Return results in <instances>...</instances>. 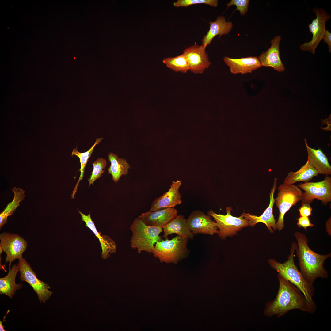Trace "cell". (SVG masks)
<instances>
[{
  "mask_svg": "<svg viewBox=\"0 0 331 331\" xmlns=\"http://www.w3.org/2000/svg\"><path fill=\"white\" fill-rule=\"evenodd\" d=\"M174 207L167 208L155 211L142 213L138 217L146 225L162 228L177 215Z\"/></svg>",
  "mask_w": 331,
  "mask_h": 331,
  "instance_id": "obj_17",
  "label": "cell"
},
{
  "mask_svg": "<svg viewBox=\"0 0 331 331\" xmlns=\"http://www.w3.org/2000/svg\"><path fill=\"white\" fill-rule=\"evenodd\" d=\"M11 191L13 192L14 195L13 200L9 203L3 211L0 214V229L7 222L8 216L12 215L16 211L17 208L20 205L19 202L25 198V191L20 188L13 187Z\"/></svg>",
  "mask_w": 331,
  "mask_h": 331,
  "instance_id": "obj_26",
  "label": "cell"
},
{
  "mask_svg": "<svg viewBox=\"0 0 331 331\" xmlns=\"http://www.w3.org/2000/svg\"><path fill=\"white\" fill-rule=\"evenodd\" d=\"M223 59L225 63L230 67L231 72L234 74L251 73L262 66L257 56L234 59L226 56Z\"/></svg>",
  "mask_w": 331,
  "mask_h": 331,
  "instance_id": "obj_18",
  "label": "cell"
},
{
  "mask_svg": "<svg viewBox=\"0 0 331 331\" xmlns=\"http://www.w3.org/2000/svg\"><path fill=\"white\" fill-rule=\"evenodd\" d=\"M163 63L175 72L185 73L190 70L187 59L183 53L175 57L165 58Z\"/></svg>",
  "mask_w": 331,
  "mask_h": 331,
  "instance_id": "obj_27",
  "label": "cell"
},
{
  "mask_svg": "<svg viewBox=\"0 0 331 331\" xmlns=\"http://www.w3.org/2000/svg\"><path fill=\"white\" fill-rule=\"evenodd\" d=\"M188 239L177 235L171 240L158 242L154 246L153 256L161 262L177 264L188 255Z\"/></svg>",
  "mask_w": 331,
  "mask_h": 331,
  "instance_id": "obj_5",
  "label": "cell"
},
{
  "mask_svg": "<svg viewBox=\"0 0 331 331\" xmlns=\"http://www.w3.org/2000/svg\"><path fill=\"white\" fill-rule=\"evenodd\" d=\"M182 181H173L168 190L156 199L152 203L150 211H155L164 209L174 207L182 202L179 188Z\"/></svg>",
  "mask_w": 331,
  "mask_h": 331,
  "instance_id": "obj_15",
  "label": "cell"
},
{
  "mask_svg": "<svg viewBox=\"0 0 331 331\" xmlns=\"http://www.w3.org/2000/svg\"><path fill=\"white\" fill-rule=\"evenodd\" d=\"M203 44H195L183 51L190 68V70L195 74H201L208 68L211 63Z\"/></svg>",
  "mask_w": 331,
  "mask_h": 331,
  "instance_id": "obj_12",
  "label": "cell"
},
{
  "mask_svg": "<svg viewBox=\"0 0 331 331\" xmlns=\"http://www.w3.org/2000/svg\"><path fill=\"white\" fill-rule=\"evenodd\" d=\"M162 228L164 233L163 237L165 239H168V235L173 234L188 239H192L194 236L188 228L186 219L182 215H177Z\"/></svg>",
  "mask_w": 331,
  "mask_h": 331,
  "instance_id": "obj_20",
  "label": "cell"
},
{
  "mask_svg": "<svg viewBox=\"0 0 331 331\" xmlns=\"http://www.w3.org/2000/svg\"><path fill=\"white\" fill-rule=\"evenodd\" d=\"M20 272V279L21 281L28 283L36 293L40 303H44L50 297L53 292L49 290V285L40 280L36 277L35 273L25 259L23 257L19 259L17 264Z\"/></svg>",
  "mask_w": 331,
  "mask_h": 331,
  "instance_id": "obj_8",
  "label": "cell"
},
{
  "mask_svg": "<svg viewBox=\"0 0 331 331\" xmlns=\"http://www.w3.org/2000/svg\"><path fill=\"white\" fill-rule=\"evenodd\" d=\"M249 0H231L227 3V8L234 5L236 7L234 11L238 10L242 16L245 15L248 11Z\"/></svg>",
  "mask_w": 331,
  "mask_h": 331,
  "instance_id": "obj_31",
  "label": "cell"
},
{
  "mask_svg": "<svg viewBox=\"0 0 331 331\" xmlns=\"http://www.w3.org/2000/svg\"><path fill=\"white\" fill-rule=\"evenodd\" d=\"M277 179L275 178L272 188L270 193V202L268 207L265 210L262 214L260 216H257L249 213L243 212L242 214L243 217L247 220L249 226H253L257 223L262 222L264 223L271 233H274V231L276 229V220L273 214V207L275 202L274 195L276 188Z\"/></svg>",
  "mask_w": 331,
  "mask_h": 331,
  "instance_id": "obj_14",
  "label": "cell"
},
{
  "mask_svg": "<svg viewBox=\"0 0 331 331\" xmlns=\"http://www.w3.org/2000/svg\"><path fill=\"white\" fill-rule=\"evenodd\" d=\"M318 174V172L311 165L307 159L305 164L298 170L295 172L291 171L289 172L284 180L283 183L294 184L299 181L307 182Z\"/></svg>",
  "mask_w": 331,
  "mask_h": 331,
  "instance_id": "obj_23",
  "label": "cell"
},
{
  "mask_svg": "<svg viewBox=\"0 0 331 331\" xmlns=\"http://www.w3.org/2000/svg\"><path fill=\"white\" fill-rule=\"evenodd\" d=\"M294 235L297 242L296 250L300 272L304 278L313 284L318 278H328V274L324 267V263L330 257L331 253L322 255L314 252L309 247L308 239L304 234L296 232Z\"/></svg>",
  "mask_w": 331,
  "mask_h": 331,
  "instance_id": "obj_2",
  "label": "cell"
},
{
  "mask_svg": "<svg viewBox=\"0 0 331 331\" xmlns=\"http://www.w3.org/2000/svg\"><path fill=\"white\" fill-rule=\"evenodd\" d=\"M306 147L308 160L311 165L319 174L326 176L331 174V166L328 159L320 149H316L310 147L308 145L306 139H304Z\"/></svg>",
  "mask_w": 331,
  "mask_h": 331,
  "instance_id": "obj_22",
  "label": "cell"
},
{
  "mask_svg": "<svg viewBox=\"0 0 331 331\" xmlns=\"http://www.w3.org/2000/svg\"><path fill=\"white\" fill-rule=\"evenodd\" d=\"M278 190L275 203L279 209V215L276 224L277 229L280 231L284 227L285 214L292 206L302 200L303 192L297 185L283 183L279 185Z\"/></svg>",
  "mask_w": 331,
  "mask_h": 331,
  "instance_id": "obj_6",
  "label": "cell"
},
{
  "mask_svg": "<svg viewBox=\"0 0 331 331\" xmlns=\"http://www.w3.org/2000/svg\"><path fill=\"white\" fill-rule=\"evenodd\" d=\"M218 0H178L173 3L176 7H187L190 5L196 4H205L213 7H217Z\"/></svg>",
  "mask_w": 331,
  "mask_h": 331,
  "instance_id": "obj_30",
  "label": "cell"
},
{
  "mask_svg": "<svg viewBox=\"0 0 331 331\" xmlns=\"http://www.w3.org/2000/svg\"><path fill=\"white\" fill-rule=\"evenodd\" d=\"M281 39L280 36H276L270 41V47L258 57L261 66L270 67L278 72H283L285 67L280 57V44Z\"/></svg>",
  "mask_w": 331,
  "mask_h": 331,
  "instance_id": "obj_16",
  "label": "cell"
},
{
  "mask_svg": "<svg viewBox=\"0 0 331 331\" xmlns=\"http://www.w3.org/2000/svg\"><path fill=\"white\" fill-rule=\"evenodd\" d=\"M0 250L6 254V262L9 263V269L16 259L22 257V254L28 246V243L17 234L4 232L0 235Z\"/></svg>",
  "mask_w": 331,
  "mask_h": 331,
  "instance_id": "obj_11",
  "label": "cell"
},
{
  "mask_svg": "<svg viewBox=\"0 0 331 331\" xmlns=\"http://www.w3.org/2000/svg\"><path fill=\"white\" fill-rule=\"evenodd\" d=\"M297 244L293 242L290 249V254L287 260L283 263H280L273 259L268 260L270 266L295 285L301 291L309 302L314 307L316 305L313 299L315 293L313 284L308 282L303 277L301 272L295 265L294 253Z\"/></svg>",
  "mask_w": 331,
  "mask_h": 331,
  "instance_id": "obj_3",
  "label": "cell"
},
{
  "mask_svg": "<svg viewBox=\"0 0 331 331\" xmlns=\"http://www.w3.org/2000/svg\"><path fill=\"white\" fill-rule=\"evenodd\" d=\"M232 210L231 207H227L226 215L217 214L212 210L207 212V214L215 220L216 225L219 229L218 235L223 240L227 237L236 235L237 232L242 228L249 226L247 220L242 215L238 217L232 216L231 214Z\"/></svg>",
  "mask_w": 331,
  "mask_h": 331,
  "instance_id": "obj_7",
  "label": "cell"
},
{
  "mask_svg": "<svg viewBox=\"0 0 331 331\" xmlns=\"http://www.w3.org/2000/svg\"><path fill=\"white\" fill-rule=\"evenodd\" d=\"M9 312H10L9 310H8V311H7V312L6 313V314L3 317V321H2L1 320L0 321V331H6L5 330V329H4V326L3 325L2 323L4 321L6 322V321L5 320V318H6V317L7 314L9 313Z\"/></svg>",
  "mask_w": 331,
  "mask_h": 331,
  "instance_id": "obj_35",
  "label": "cell"
},
{
  "mask_svg": "<svg viewBox=\"0 0 331 331\" xmlns=\"http://www.w3.org/2000/svg\"><path fill=\"white\" fill-rule=\"evenodd\" d=\"M108 158L111 162L108 173L112 175L114 181L117 182L122 175L128 173L130 165L125 159L119 158L117 154L112 152L109 153Z\"/></svg>",
  "mask_w": 331,
  "mask_h": 331,
  "instance_id": "obj_25",
  "label": "cell"
},
{
  "mask_svg": "<svg viewBox=\"0 0 331 331\" xmlns=\"http://www.w3.org/2000/svg\"><path fill=\"white\" fill-rule=\"evenodd\" d=\"M324 42L326 43L329 48V52H331V33L328 30H326L324 38Z\"/></svg>",
  "mask_w": 331,
  "mask_h": 331,
  "instance_id": "obj_34",
  "label": "cell"
},
{
  "mask_svg": "<svg viewBox=\"0 0 331 331\" xmlns=\"http://www.w3.org/2000/svg\"><path fill=\"white\" fill-rule=\"evenodd\" d=\"M107 165L105 159L102 158H97L93 163V169L90 177L88 180L89 182V186L91 184L93 185L94 182L102 176L101 174L105 172Z\"/></svg>",
  "mask_w": 331,
  "mask_h": 331,
  "instance_id": "obj_29",
  "label": "cell"
},
{
  "mask_svg": "<svg viewBox=\"0 0 331 331\" xmlns=\"http://www.w3.org/2000/svg\"><path fill=\"white\" fill-rule=\"evenodd\" d=\"M103 139V138H100L97 139L95 143L91 148L88 151L85 152L80 153L77 150V148L73 149V150L72 152L71 156H72L73 155H75L78 156L79 158L81 164V168L79 170L80 172V175L78 180L73 191L72 195V198H74V196L77 192V188L79 182L83 179L86 166L89 158L90 157L93 151L94 148L97 144H98Z\"/></svg>",
  "mask_w": 331,
  "mask_h": 331,
  "instance_id": "obj_28",
  "label": "cell"
},
{
  "mask_svg": "<svg viewBox=\"0 0 331 331\" xmlns=\"http://www.w3.org/2000/svg\"><path fill=\"white\" fill-rule=\"evenodd\" d=\"M312 10L316 14V17L308 25L310 31L313 34L312 39L309 42L302 44L300 48L302 51H307L314 54L316 48L324 38L326 31L325 24L331 16L323 9L314 7Z\"/></svg>",
  "mask_w": 331,
  "mask_h": 331,
  "instance_id": "obj_10",
  "label": "cell"
},
{
  "mask_svg": "<svg viewBox=\"0 0 331 331\" xmlns=\"http://www.w3.org/2000/svg\"><path fill=\"white\" fill-rule=\"evenodd\" d=\"M130 229L132 233L131 246L133 249H137L138 253L142 251L152 253L154 244L162 240L159 235L163 231L162 227L147 225L138 217L134 219Z\"/></svg>",
  "mask_w": 331,
  "mask_h": 331,
  "instance_id": "obj_4",
  "label": "cell"
},
{
  "mask_svg": "<svg viewBox=\"0 0 331 331\" xmlns=\"http://www.w3.org/2000/svg\"><path fill=\"white\" fill-rule=\"evenodd\" d=\"M298 210L300 216L309 217L311 215L312 209L310 206V204L302 203L301 207Z\"/></svg>",
  "mask_w": 331,
  "mask_h": 331,
  "instance_id": "obj_32",
  "label": "cell"
},
{
  "mask_svg": "<svg viewBox=\"0 0 331 331\" xmlns=\"http://www.w3.org/2000/svg\"><path fill=\"white\" fill-rule=\"evenodd\" d=\"M298 187L303 189L302 203L310 204L314 199L326 205L331 201V177L327 176L322 181L300 183Z\"/></svg>",
  "mask_w": 331,
  "mask_h": 331,
  "instance_id": "obj_9",
  "label": "cell"
},
{
  "mask_svg": "<svg viewBox=\"0 0 331 331\" xmlns=\"http://www.w3.org/2000/svg\"><path fill=\"white\" fill-rule=\"evenodd\" d=\"M298 219L297 225L299 227H302L306 230L309 227H313L314 225L310 223V218L308 217L300 216Z\"/></svg>",
  "mask_w": 331,
  "mask_h": 331,
  "instance_id": "obj_33",
  "label": "cell"
},
{
  "mask_svg": "<svg viewBox=\"0 0 331 331\" xmlns=\"http://www.w3.org/2000/svg\"><path fill=\"white\" fill-rule=\"evenodd\" d=\"M279 288L275 299L267 302L264 311V315L279 318L295 309L313 314L317 308L307 301L301 291L283 276L278 273Z\"/></svg>",
  "mask_w": 331,
  "mask_h": 331,
  "instance_id": "obj_1",
  "label": "cell"
},
{
  "mask_svg": "<svg viewBox=\"0 0 331 331\" xmlns=\"http://www.w3.org/2000/svg\"><path fill=\"white\" fill-rule=\"evenodd\" d=\"M78 212L81 215L82 221L86 223V226L89 228L99 239L102 249V258L104 259L108 258L111 254L115 253L116 251V246L115 242L109 236L101 235V233L97 231L91 218L90 213L86 215L80 211Z\"/></svg>",
  "mask_w": 331,
  "mask_h": 331,
  "instance_id": "obj_19",
  "label": "cell"
},
{
  "mask_svg": "<svg viewBox=\"0 0 331 331\" xmlns=\"http://www.w3.org/2000/svg\"><path fill=\"white\" fill-rule=\"evenodd\" d=\"M210 28L207 34L202 39V44L206 47L210 45L214 38L219 35V37L223 35L228 34L233 27L232 22L227 21L225 17L223 15L218 16L214 21H210Z\"/></svg>",
  "mask_w": 331,
  "mask_h": 331,
  "instance_id": "obj_21",
  "label": "cell"
},
{
  "mask_svg": "<svg viewBox=\"0 0 331 331\" xmlns=\"http://www.w3.org/2000/svg\"><path fill=\"white\" fill-rule=\"evenodd\" d=\"M19 272L17 265L14 264L9 269L7 275L0 279V294H5L12 299L17 290L21 288L23 285L17 284L15 281L17 274Z\"/></svg>",
  "mask_w": 331,
  "mask_h": 331,
  "instance_id": "obj_24",
  "label": "cell"
},
{
  "mask_svg": "<svg viewBox=\"0 0 331 331\" xmlns=\"http://www.w3.org/2000/svg\"><path fill=\"white\" fill-rule=\"evenodd\" d=\"M189 229L196 235L198 234L213 235L219 233L215 221L211 216L199 210L193 211L186 219Z\"/></svg>",
  "mask_w": 331,
  "mask_h": 331,
  "instance_id": "obj_13",
  "label": "cell"
}]
</instances>
